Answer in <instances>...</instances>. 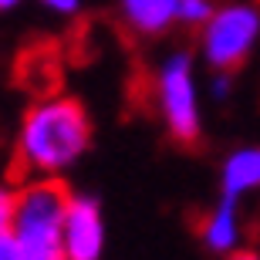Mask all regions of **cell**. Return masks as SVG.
I'll return each instance as SVG.
<instances>
[{
	"label": "cell",
	"mask_w": 260,
	"mask_h": 260,
	"mask_svg": "<svg viewBox=\"0 0 260 260\" xmlns=\"http://www.w3.org/2000/svg\"><path fill=\"white\" fill-rule=\"evenodd\" d=\"M91 122L75 98H44L30 108L17 135V166L24 173L58 176L88 152Z\"/></svg>",
	"instance_id": "1"
},
{
	"label": "cell",
	"mask_w": 260,
	"mask_h": 260,
	"mask_svg": "<svg viewBox=\"0 0 260 260\" xmlns=\"http://www.w3.org/2000/svg\"><path fill=\"white\" fill-rule=\"evenodd\" d=\"M71 189L54 176L34 179L14 196L10 237L20 247V260H68L64 216Z\"/></svg>",
	"instance_id": "2"
},
{
	"label": "cell",
	"mask_w": 260,
	"mask_h": 260,
	"mask_svg": "<svg viewBox=\"0 0 260 260\" xmlns=\"http://www.w3.org/2000/svg\"><path fill=\"white\" fill-rule=\"evenodd\" d=\"M155 102L166 122V132L176 145H196L203 135L200 95L193 81V58L186 51H176L155 71Z\"/></svg>",
	"instance_id": "3"
},
{
	"label": "cell",
	"mask_w": 260,
	"mask_h": 260,
	"mask_svg": "<svg viewBox=\"0 0 260 260\" xmlns=\"http://www.w3.org/2000/svg\"><path fill=\"white\" fill-rule=\"evenodd\" d=\"M260 41V10L250 4H226L203 24L200 51L213 71H237Z\"/></svg>",
	"instance_id": "4"
},
{
	"label": "cell",
	"mask_w": 260,
	"mask_h": 260,
	"mask_svg": "<svg viewBox=\"0 0 260 260\" xmlns=\"http://www.w3.org/2000/svg\"><path fill=\"white\" fill-rule=\"evenodd\" d=\"M105 250V220L95 196H75L64 216V253L68 260H98Z\"/></svg>",
	"instance_id": "5"
},
{
	"label": "cell",
	"mask_w": 260,
	"mask_h": 260,
	"mask_svg": "<svg viewBox=\"0 0 260 260\" xmlns=\"http://www.w3.org/2000/svg\"><path fill=\"white\" fill-rule=\"evenodd\" d=\"M118 14L132 34L159 38L179 20V0H118Z\"/></svg>",
	"instance_id": "6"
},
{
	"label": "cell",
	"mask_w": 260,
	"mask_h": 260,
	"mask_svg": "<svg viewBox=\"0 0 260 260\" xmlns=\"http://www.w3.org/2000/svg\"><path fill=\"white\" fill-rule=\"evenodd\" d=\"M260 189V145H243L226 155L220 169V196L240 203L247 193Z\"/></svg>",
	"instance_id": "7"
},
{
	"label": "cell",
	"mask_w": 260,
	"mask_h": 260,
	"mask_svg": "<svg viewBox=\"0 0 260 260\" xmlns=\"http://www.w3.org/2000/svg\"><path fill=\"white\" fill-rule=\"evenodd\" d=\"M200 240L210 253H233V247L240 243V213H237V203L220 196V203L200 223Z\"/></svg>",
	"instance_id": "8"
},
{
	"label": "cell",
	"mask_w": 260,
	"mask_h": 260,
	"mask_svg": "<svg viewBox=\"0 0 260 260\" xmlns=\"http://www.w3.org/2000/svg\"><path fill=\"white\" fill-rule=\"evenodd\" d=\"M213 0H179V24L186 27H203L213 17Z\"/></svg>",
	"instance_id": "9"
},
{
	"label": "cell",
	"mask_w": 260,
	"mask_h": 260,
	"mask_svg": "<svg viewBox=\"0 0 260 260\" xmlns=\"http://www.w3.org/2000/svg\"><path fill=\"white\" fill-rule=\"evenodd\" d=\"M14 189L0 183V237L10 233V220H14Z\"/></svg>",
	"instance_id": "10"
},
{
	"label": "cell",
	"mask_w": 260,
	"mask_h": 260,
	"mask_svg": "<svg viewBox=\"0 0 260 260\" xmlns=\"http://www.w3.org/2000/svg\"><path fill=\"white\" fill-rule=\"evenodd\" d=\"M210 91H213V98H230V91H233V71H216L213 75V81H210Z\"/></svg>",
	"instance_id": "11"
},
{
	"label": "cell",
	"mask_w": 260,
	"mask_h": 260,
	"mask_svg": "<svg viewBox=\"0 0 260 260\" xmlns=\"http://www.w3.org/2000/svg\"><path fill=\"white\" fill-rule=\"evenodd\" d=\"M0 260H20V247H17V240H14L10 233L0 237Z\"/></svg>",
	"instance_id": "12"
},
{
	"label": "cell",
	"mask_w": 260,
	"mask_h": 260,
	"mask_svg": "<svg viewBox=\"0 0 260 260\" xmlns=\"http://www.w3.org/2000/svg\"><path fill=\"white\" fill-rule=\"evenodd\" d=\"M41 4L54 14H78V7H81V0H41Z\"/></svg>",
	"instance_id": "13"
},
{
	"label": "cell",
	"mask_w": 260,
	"mask_h": 260,
	"mask_svg": "<svg viewBox=\"0 0 260 260\" xmlns=\"http://www.w3.org/2000/svg\"><path fill=\"white\" fill-rule=\"evenodd\" d=\"M230 260H260V257H257L253 250H240V253H233Z\"/></svg>",
	"instance_id": "14"
},
{
	"label": "cell",
	"mask_w": 260,
	"mask_h": 260,
	"mask_svg": "<svg viewBox=\"0 0 260 260\" xmlns=\"http://www.w3.org/2000/svg\"><path fill=\"white\" fill-rule=\"evenodd\" d=\"M17 4H20V0H0V14H4V10H14Z\"/></svg>",
	"instance_id": "15"
}]
</instances>
